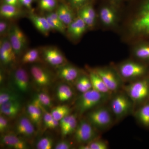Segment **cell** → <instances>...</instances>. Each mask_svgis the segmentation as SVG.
Returning <instances> with one entry per match:
<instances>
[{"mask_svg": "<svg viewBox=\"0 0 149 149\" xmlns=\"http://www.w3.org/2000/svg\"><path fill=\"white\" fill-rule=\"evenodd\" d=\"M124 91L134 104H143L149 101V78L139 79L126 85Z\"/></svg>", "mask_w": 149, "mask_h": 149, "instance_id": "cell-2", "label": "cell"}, {"mask_svg": "<svg viewBox=\"0 0 149 149\" xmlns=\"http://www.w3.org/2000/svg\"><path fill=\"white\" fill-rule=\"evenodd\" d=\"M20 100V96L15 93L7 89L1 88L0 91V106L12 101Z\"/></svg>", "mask_w": 149, "mask_h": 149, "instance_id": "cell-25", "label": "cell"}, {"mask_svg": "<svg viewBox=\"0 0 149 149\" xmlns=\"http://www.w3.org/2000/svg\"><path fill=\"white\" fill-rule=\"evenodd\" d=\"M135 115L141 125L149 128V101L143 104L136 111Z\"/></svg>", "mask_w": 149, "mask_h": 149, "instance_id": "cell-23", "label": "cell"}, {"mask_svg": "<svg viewBox=\"0 0 149 149\" xmlns=\"http://www.w3.org/2000/svg\"><path fill=\"white\" fill-rule=\"evenodd\" d=\"M112 113L107 107L100 106L88 113V120L97 129L103 130L110 127L113 122Z\"/></svg>", "mask_w": 149, "mask_h": 149, "instance_id": "cell-3", "label": "cell"}, {"mask_svg": "<svg viewBox=\"0 0 149 149\" xmlns=\"http://www.w3.org/2000/svg\"><path fill=\"white\" fill-rule=\"evenodd\" d=\"M10 28L8 22L5 19H2L0 21V35L1 36L6 35L8 32Z\"/></svg>", "mask_w": 149, "mask_h": 149, "instance_id": "cell-41", "label": "cell"}, {"mask_svg": "<svg viewBox=\"0 0 149 149\" xmlns=\"http://www.w3.org/2000/svg\"><path fill=\"white\" fill-rule=\"evenodd\" d=\"M22 15L19 7L3 3L0 7V15L6 19L18 17Z\"/></svg>", "mask_w": 149, "mask_h": 149, "instance_id": "cell-22", "label": "cell"}, {"mask_svg": "<svg viewBox=\"0 0 149 149\" xmlns=\"http://www.w3.org/2000/svg\"><path fill=\"white\" fill-rule=\"evenodd\" d=\"M12 82L14 87L19 93H25L29 91V76L25 69L19 68L15 70L12 75Z\"/></svg>", "mask_w": 149, "mask_h": 149, "instance_id": "cell-10", "label": "cell"}, {"mask_svg": "<svg viewBox=\"0 0 149 149\" xmlns=\"http://www.w3.org/2000/svg\"><path fill=\"white\" fill-rule=\"evenodd\" d=\"M56 6V0H40L39 2L40 9L47 13L53 11Z\"/></svg>", "mask_w": 149, "mask_h": 149, "instance_id": "cell-32", "label": "cell"}, {"mask_svg": "<svg viewBox=\"0 0 149 149\" xmlns=\"http://www.w3.org/2000/svg\"><path fill=\"white\" fill-rule=\"evenodd\" d=\"M57 75L59 78L68 82L76 81L80 76V71L77 68L71 65L65 64L58 67Z\"/></svg>", "mask_w": 149, "mask_h": 149, "instance_id": "cell-15", "label": "cell"}, {"mask_svg": "<svg viewBox=\"0 0 149 149\" xmlns=\"http://www.w3.org/2000/svg\"><path fill=\"white\" fill-rule=\"evenodd\" d=\"M40 57V51L37 49H32L23 55L22 61L24 63H33L37 61Z\"/></svg>", "mask_w": 149, "mask_h": 149, "instance_id": "cell-29", "label": "cell"}, {"mask_svg": "<svg viewBox=\"0 0 149 149\" xmlns=\"http://www.w3.org/2000/svg\"><path fill=\"white\" fill-rule=\"evenodd\" d=\"M8 120L4 115H1L0 116V132L1 133L5 132L8 128Z\"/></svg>", "mask_w": 149, "mask_h": 149, "instance_id": "cell-40", "label": "cell"}, {"mask_svg": "<svg viewBox=\"0 0 149 149\" xmlns=\"http://www.w3.org/2000/svg\"><path fill=\"white\" fill-rule=\"evenodd\" d=\"M4 3L19 7L20 6L19 0H3Z\"/></svg>", "mask_w": 149, "mask_h": 149, "instance_id": "cell-45", "label": "cell"}, {"mask_svg": "<svg viewBox=\"0 0 149 149\" xmlns=\"http://www.w3.org/2000/svg\"><path fill=\"white\" fill-rule=\"evenodd\" d=\"M33 101L44 108L50 107L52 106L50 97L45 93H37L35 96Z\"/></svg>", "mask_w": 149, "mask_h": 149, "instance_id": "cell-30", "label": "cell"}, {"mask_svg": "<svg viewBox=\"0 0 149 149\" xmlns=\"http://www.w3.org/2000/svg\"><path fill=\"white\" fill-rule=\"evenodd\" d=\"M2 144L8 148L15 149H27L29 148L27 142L24 139L12 133H8L1 136Z\"/></svg>", "mask_w": 149, "mask_h": 149, "instance_id": "cell-14", "label": "cell"}, {"mask_svg": "<svg viewBox=\"0 0 149 149\" xmlns=\"http://www.w3.org/2000/svg\"><path fill=\"white\" fill-rule=\"evenodd\" d=\"M87 27L88 26L84 21L78 16L67 26L66 32L73 39H77L80 38L85 33Z\"/></svg>", "mask_w": 149, "mask_h": 149, "instance_id": "cell-16", "label": "cell"}, {"mask_svg": "<svg viewBox=\"0 0 149 149\" xmlns=\"http://www.w3.org/2000/svg\"><path fill=\"white\" fill-rule=\"evenodd\" d=\"M58 125H59V121L54 118L53 120H52V121L49 125L48 128L54 129V128L57 127Z\"/></svg>", "mask_w": 149, "mask_h": 149, "instance_id": "cell-46", "label": "cell"}, {"mask_svg": "<svg viewBox=\"0 0 149 149\" xmlns=\"http://www.w3.org/2000/svg\"><path fill=\"white\" fill-rule=\"evenodd\" d=\"M27 111L28 117L34 125L39 127L43 118V113L41 107L32 102L27 105Z\"/></svg>", "mask_w": 149, "mask_h": 149, "instance_id": "cell-18", "label": "cell"}, {"mask_svg": "<svg viewBox=\"0 0 149 149\" xmlns=\"http://www.w3.org/2000/svg\"><path fill=\"white\" fill-rule=\"evenodd\" d=\"M71 109L66 105L58 106L52 109L51 113L55 119L60 121L63 118L70 114Z\"/></svg>", "mask_w": 149, "mask_h": 149, "instance_id": "cell-28", "label": "cell"}, {"mask_svg": "<svg viewBox=\"0 0 149 149\" xmlns=\"http://www.w3.org/2000/svg\"><path fill=\"white\" fill-rule=\"evenodd\" d=\"M88 144L89 149H108L109 146L106 141L97 139Z\"/></svg>", "mask_w": 149, "mask_h": 149, "instance_id": "cell-35", "label": "cell"}, {"mask_svg": "<svg viewBox=\"0 0 149 149\" xmlns=\"http://www.w3.org/2000/svg\"><path fill=\"white\" fill-rule=\"evenodd\" d=\"M109 96L93 89L82 93L76 102L77 111L82 114L100 106L106 101Z\"/></svg>", "mask_w": 149, "mask_h": 149, "instance_id": "cell-1", "label": "cell"}, {"mask_svg": "<svg viewBox=\"0 0 149 149\" xmlns=\"http://www.w3.org/2000/svg\"><path fill=\"white\" fill-rule=\"evenodd\" d=\"M42 54L45 61L52 66L59 67L65 64L66 59L58 48L52 47L44 48Z\"/></svg>", "mask_w": 149, "mask_h": 149, "instance_id": "cell-12", "label": "cell"}, {"mask_svg": "<svg viewBox=\"0 0 149 149\" xmlns=\"http://www.w3.org/2000/svg\"><path fill=\"white\" fill-rule=\"evenodd\" d=\"M72 148V145L68 141H60L56 144L55 149H70Z\"/></svg>", "mask_w": 149, "mask_h": 149, "instance_id": "cell-42", "label": "cell"}, {"mask_svg": "<svg viewBox=\"0 0 149 149\" xmlns=\"http://www.w3.org/2000/svg\"><path fill=\"white\" fill-rule=\"evenodd\" d=\"M30 72L34 82L39 87H47L52 83V77L51 72L43 67L38 65H32Z\"/></svg>", "mask_w": 149, "mask_h": 149, "instance_id": "cell-11", "label": "cell"}, {"mask_svg": "<svg viewBox=\"0 0 149 149\" xmlns=\"http://www.w3.org/2000/svg\"><path fill=\"white\" fill-rule=\"evenodd\" d=\"M40 107L42 110L43 113V120L44 124L45 125L46 127L48 128L51 123L53 120L54 118L51 113L48 112L46 110L45 108L43 107Z\"/></svg>", "mask_w": 149, "mask_h": 149, "instance_id": "cell-39", "label": "cell"}, {"mask_svg": "<svg viewBox=\"0 0 149 149\" xmlns=\"http://www.w3.org/2000/svg\"><path fill=\"white\" fill-rule=\"evenodd\" d=\"M120 77L125 80H139L147 72V68L143 65L133 61L122 63L119 67Z\"/></svg>", "mask_w": 149, "mask_h": 149, "instance_id": "cell-6", "label": "cell"}, {"mask_svg": "<svg viewBox=\"0 0 149 149\" xmlns=\"http://www.w3.org/2000/svg\"><path fill=\"white\" fill-rule=\"evenodd\" d=\"M89 76L93 89L105 95H109L111 94V92L107 87L101 77L95 71H91Z\"/></svg>", "mask_w": 149, "mask_h": 149, "instance_id": "cell-21", "label": "cell"}, {"mask_svg": "<svg viewBox=\"0 0 149 149\" xmlns=\"http://www.w3.org/2000/svg\"><path fill=\"white\" fill-rule=\"evenodd\" d=\"M21 108L20 100L12 101L0 106L1 114L9 118L15 117Z\"/></svg>", "mask_w": 149, "mask_h": 149, "instance_id": "cell-19", "label": "cell"}, {"mask_svg": "<svg viewBox=\"0 0 149 149\" xmlns=\"http://www.w3.org/2000/svg\"><path fill=\"white\" fill-rule=\"evenodd\" d=\"M72 89L68 85L61 84L57 88L56 96L58 99L61 102L69 101L73 97Z\"/></svg>", "mask_w": 149, "mask_h": 149, "instance_id": "cell-24", "label": "cell"}, {"mask_svg": "<svg viewBox=\"0 0 149 149\" xmlns=\"http://www.w3.org/2000/svg\"><path fill=\"white\" fill-rule=\"evenodd\" d=\"M68 1L72 8L80 9L87 4L88 0H68Z\"/></svg>", "mask_w": 149, "mask_h": 149, "instance_id": "cell-38", "label": "cell"}, {"mask_svg": "<svg viewBox=\"0 0 149 149\" xmlns=\"http://www.w3.org/2000/svg\"><path fill=\"white\" fill-rule=\"evenodd\" d=\"M75 86L77 91L83 93L93 89L89 76L80 75L75 81Z\"/></svg>", "mask_w": 149, "mask_h": 149, "instance_id": "cell-26", "label": "cell"}, {"mask_svg": "<svg viewBox=\"0 0 149 149\" xmlns=\"http://www.w3.org/2000/svg\"><path fill=\"white\" fill-rule=\"evenodd\" d=\"M135 54L137 58L141 59H149V45H143L139 47L136 49Z\"/></svg>", "mask_w": 149, "mask_h": 149, "instance_id": "cell-34", "label": "cell"}, {"mask_svg": "<svg viewBox=\"0 0 149 149\" xmlns=\"http://www.w3.org/2000/svg\"><path fill=\"white\" fill-rule=\"evenodd\" d=\"M133 32L139 34L149 35V0L143 3L132 24Z\"/></svg>", "mask_w": 149, "mask_h": 149, "instance_id": "cell-7", "label": "cell"}, {"mask_svg": "<svg viewBox=\"0 0 149 149\" xmlns=\"http://www.w3.org/2000/svg\"><path fill=\"white\" fill-rule=\"evenodd\" d=\"M54 146V141L52 138L48 137H45L42 138L37 142V149H51Z\"/></svg>", "mask_w": 149, "mask_h": 149, "instance_id": "cell-33", "label": "cell"}, {"mask_svg": "<svg viewBox=\"0 0 149 149\" xmlns=\"http://www.w3.org/2000/svg\"><path fill=\"white\" fill-rule=\"evenodd\" d=\"M97 129L88 120H81L74 132V138L77 143L88 144L98 139Z\"/></svg>", "mask_w": 149, "mask_h": 149, "instance_id": "cell-5", "label": "cell"}, {"mask_svg": "<svg viewBox=\"0 0 149 149\" xmlns=\"http://www.w3.org/2000/svg\"><path fill=\"white\" fill-rule=\"evenodd\" d=\"M28 17L38 31L45 36L49 35L52 29L45 16H40L31 13Z\"/></svg>", "mask_w": 149, "mask_h": 149, "instance_id": "cell-17", "label": "cell"}, {"mask_svg": "<svg viewBox=\"0 0 149 149\" xmlns=\"http://www.w3.org/2000/svg\"><path fill=\"white\" fill-rule=\"evenodd\" d=\"M56 13L62 22L67 27L74 19V13L72 8L67 5L61 4L59 6Z\"/></svg>", "mask_w": 149, "mask_h": 149, "instance_id": "cell-20", "label": "cell"}, {"mask_svg": "<svg viewBox=\"0 0 149 149\" xmlns=\"http://www.w3.org/2000/svg\"><path fill=\"white\" fill-rule=\"evenodd\" d=\"M15 132L17 135L26 137H31L35 133L34 124L29 117L22 116L20 117L16 123Z\"/></svg>", "mask_w": 149, "mask_h": 149, "instance_id": "cell-13", "label": "cell"}, {"mask_svg": "<svg viewBox=\"0 0 149 149\" xmlns=\"http://www.w3.org/2000/svg\"><path fill=\"white\" fill-rule=\"evenodd\" d=\"M110 109L117 119L125 117L133 109V102L125 92L116 94L111 101Z\"/></svg>", "mask_w": 149, "mask_h": 149, "instance_id": "cell-4", "label": "cell"}, {"mask_svg": "<svg viewBox=\"0 0 149 149\" xmlns=\"http://www.w3.org/2000/svg\"><path fill=\"white\" fill-rule=\"evenodd\" d=\"M77 124L78 123L76 116L75 115H71V117L68 124L64 129L61 130L62 136L64 137L70 134L74 133L77 128Z\"/></svg>", "mask_w": 149, "mask_h": 149, "instance_id": "cell-31", "label": "cell"}, {"mask_svg": "<svg viewBox=\"0 0 149 149\" xmlns=\"http://www.w3.org/2000/svg\"><path fill=\"white\" fill-rule=\"evenodd\" d=\"M0 59L3 64L8 65L14 61L13 59L2 47H0Z\"/></svg>", "mask_w": 149, "mask_h": 149, "instance_id": "cell-37", "label": "cell"}, {"mask_svg": "<svg viewBox=\"0 0 149 149\" xmlns=\"http://www.w3.org/2000/svg\"><path fill=\"white\" fill-rule=\"evenodd\" d=\"M100 17L103 23L108 26L113 24L116 18L114 12L109 7H104L101 10Z\"/></svg>", "mask_w": 149, "mask_h": 149, "instance_id": "cell-27", "label": "cell"}, {"mask_svg": "<svg viewBox=\"0 0 149 149\" xmlns=\"http://www.w3.org/2000/svg\"><path fill=\"white\" fill-rule=\"evenodd\" d=\"M71 117V115L67 116L63 118L59 121V125L61 128V130H62L65 128V126L68 124L70 119Z\"/></svg>", "mask_w": 149, "mask_h": 149, "instance_id": "cell-43", "label": "cell"}, {"mask_svg": "<svg viewBox=\"0 0 149 149\" xmlns=\"http://www.w3.org/2000/svg\"><path fill=\"white\" fill-rule=\"evenodd\" d=\"M78 16L84 21L88 27H93L95 24V20L90 17L83 9L80 8L79 9Z\"/></svg>", "mask_w": 149, "mask_h": 149, "instance_id": "cell-36", "label": "cell"}, {"mask_svg": "<svg viewBox=\"0 0 149 149\" xmlns=\"http://www.w3.org/2000/svg\"><path fill=\"white\" fill-rule=\"evenodd\" d=\"M95 71L104 81L110 91L117 93L123 87L122 78L111 69L107 68H98Z\"/></svg>", "mask_w": 149, "mask_h": 149, "instance_id": "cell-8", "label": "cell"}, {"mask_svg": "<svg viewBox=\"0 0 149 149\" xmlns=\"http://www.w3.org/2000/svg\"><path fill=\"white\" fill-rule=\"evenodd\" d=\"M8 40L16 55L20 54L27 45V40L24 32L15 24L10 27L8 32Z\"/></svg>", "mask_w": 149, "mask_h": 149, "instance_id": "cell-9", "label": "cell"}, {"mask_svg": "<svg viewBox=\"0 0 149 149\" xmlns=\"http://www.w3.org/2000/svg\"><path fill=\"white\" fill-rule=\"evenodd\" d=\"M19 1L22 5L24 6L29 9H32V3L33 0H19Z\"/></svg>", "mask_w": 149, "mask_h": 149, "instance_id": "cell-44", "label": "cell"}]
</instances>
